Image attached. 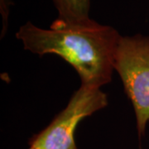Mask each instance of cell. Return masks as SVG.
Segmentation results:
<instances>
[{"label":"cell","mask_w":149,"mask_h":149,"mask_svg":"<svg viewBox=\"0 0 149 149\" xmlns=\"http://www.w3.org/2000/svg\"><path fill=\"white\" fill-rule=\"evenodd\" d=\"M58 12V19L66 23L89 21L91 0H52Z\"/></svg>","instance_id":"4"},{"label":"cell","mask_w":149,"mask_h":149,"mask_svg":"<svg viewBox=\"0 0 149 149\" xmlns=\"http://www.w3.org/2000/svg\"><path fill=\"white\" fill-rule=\"evenodd\" d=\"M108 97L100 89L81 85L64 109L29 141L36 149H77L74 133L81 120L105 108Z\"/></svg>","instance_id":"3"},{"label":"cell","mask_w":149,"mask_h":149,"mask_svg":"<svg viewBox=\"0 0 149 149\" xmlns=\"http://www.w3.org/2000/svg\"><path fill=\"white\" fill-rule=\"evenodd\" d=\"M121 37L115 28L92 19L80 23L56 19L49 29L27 22L16 33L25 50L39 56L57 55L76 70L81 85L100 89L111 81Z\"/></svg>","instance_id":"1"},{"label":"cell","mask_w":149,"mask_h":149,"mask_svg":"<svg viewBox=\"0 0 149 149\" xmlns=\"http://www.w3.org/2000/svg\"><path fill=\"white\" fill-rule=\"evenodd\" d=\"M28 149H36V148H33V147H31V146H30V148H29Z\"/></svg>","instance_id":"5"},{"label":"cell","mask_w":149,"mask_h":149,"mask_svg":"<svg viewBox=\"0 0 149 149\" xmlns=\"http://www.w3.org/2000/svg\"><path fill=\"white\" fill-rule=\"evenodd\" d=\"M113 68L133 104L138 134L141 138L149 123V37L141 34L121 37Z\"/></svg>","instance_id":"2"}]
</instances>
